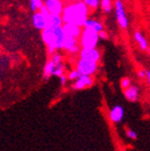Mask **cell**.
Returning <instances> with one entry per match:
<instances>
[{
  "label": "cell",
  "mask_w": 150,
  "mask_h": 151,
  "mask_svg": "<svg viewBox=\"0 0 150 151\" xmlns=\"http://www.w3.org/2000/svg\"><path fill=\"white\" fill-rule=\"evenodd\" d=\"M89 8L83 1H74L64 6L61 16L64 23L75 24L84 28L86 20L89 18Z\"/></svg>",
  "instance_id": "cell-1"
},
{
  "label": "cell",
  "mask_w": 150,
  "mask_h": 151,
  "mask_svg": "<svg viewBox=\"0 0 150 151\" xmlns=\"http://www.w3.org/2000/svg\"><path fill=\"white\" fill-rule=\"evenodd\" d=\"M42 41L47 47V52L53 55L57 50H62L63 41L66 38V33L62 27L57 28H45L41 31Z\"/></svg>",
  "instance_id": "cell-2"
},
{
  "label": "cell",
  "mask_w": 150,
  "mask_h": 151,
  "mask_svg": "<svg viewBox=\"0 0 150 151\" xmlns=\"http://www.w3.org/2000/svg\"><path fill=\"white\" fill-rule=\"evenodd\" d=\"M100 40L101 39H100V35H99L98 32L92 29H89V28H83L81 35L79 37V39H78L81 48H94V47H98Z\"/></svg>",
  "instance_id": "cell-3"
},
{
  "label": "cell",
  "mask_w": 150,
  "mask_h": 151,
  "mask_svg": "<svg viewBox=\"0 0 150 151\" xmlns=\"http://www.w3.org/2000/svg\"><path fill=\"white\" fill-rule=\"evenodd\" d=\"M114 10H115L116 20H117L118 26L122 30H127L129 28V26H130V22H129V17L127 15V11H125L123 1L122 0H115Z\"/></svg>",
  "instance_id": "cell-4"
},
{
  "label": "cell",
  "mask_w": 150,
  "mask_h": 151,
  "mask_svg": "<svg viewBox=\"0 0 150 151\" xmlns=\"http://www.w3.org/2000/svg\"><path fill=\"white\" fill-rule=\"evenodd\" d=\"M99 68V62H93V61L85 60V59L79 58L76 62V70L81 74L84 75H93Z\"/></svg>",
  "instance_id": "cell-5"
},
{
  "label": "cell",
  "mask_w": 150,
  "mask_h": 151,
  "mask_svg": "<svg viewBox=\"0 0 150 151\" xmlns=\"http://www.w3.org/2000/svg\"><path fill=\"white\" fill-rule=\"evenodd\" d=\"M79 41L77 38L71 37V35H66V38L63 41V46H62V50L68 52L70 54H78L81 48H79Z\"/></svg>",
  "instance_id": "cell-6"
},
{
  "label": "cell",
  "mask_w": 150,
  "mask_h": 151,
  "mask_svg": "<svg viewBox=\"0 0 150 151\" xmlns=\"http://www.w3.org/2000/svg\"><path fill=\"white\" fill-rule=\"evenodd\" d=\"M78 55H79V58L93 61V62H99L100 59H101V52H100L98 47H94V48H81Z\"/></svg>",
  "instance_id": "cell-7"
},
{
  "label": "cell",
  "mask_w": 150,
  "mask_h": 151,
  "mask_svg": "<svg viewBox=\"0 0 150 151\" xmlns=\"http://www.w3.org/2000/svg\"><path fill=\"white\" fill-rule=\"evenodd\" d=\"M93 85V78L90 75H84L81 74L78 78L74 81V84L72 85V88L74 90H81L85 88L91 87Z\"/></svg>",
  "instance_id": "cell-8"
},
{
  "label": "cell",
  "mask_w": 150,
  "mask_h": 151,
  "mask_svg": "<svg viewBox=\"0 0 150 151\" xmlns=\"http://www.w3.org/2000/svg\"><path fill=\"white\" fill-rule=\"evenodd\" d=\"M44 4L49 13L54 15H61L64 9L62 0H46Z\"/></svg>",
  "instance_id": "cell-9"
},
{
  "label": "cell",
  "mask_w": 150,
  "mask_h": 151,
  "mask_svg": "<svg viewBox=\"0 0 150 151\" xmlns=\"http://www.w3.org/2000/svg\"><path fill=\"white\" fill-rule=\"evenodd\" d=\"M31 23H32V26L35 27L37 30H40V31L44 30L47 27L46 19H45V17H44L43 14L40 11L33 12L31 17Z\"/></svg>",
  "instance_id": "cell-10"
},
{
  "label": "cell",
  "mask_w": 150,
  "mask_h": 151,
  "mask_svg": "<svg viewBox=\"0 0 150 151\" xmlns=\"http://www.w3.org/2000/svg\"><path fill=\"white\" fill-rule=\"evenodd\" d=\"M62 28L64 30V33L68 35H71V37H74V38L79 39L81 35V31H83V27H79L75 24L71 23H64L62 25Z\"/></svg>",
  "instance_id": "cell-11"
},
{
  "label": "cell",
  "mask_w": 150,
  "mask_h": 151,
  "mask_svg": "<svg viewBox=\"0 0 150 151\" xmlns=\"http://www.w3.org/2000/svg\"><path fill=\"white\" fill-rule=\"evenodd\" d=\"M133 39L135 41V43L138 45L141 50H144V52L147 50L149 42H148L147 38L145 37V35L141 30H135V31H134V33H133Z\"/></svg>",
  "instance_id": "cell-12"
},
{
  "label": "cell",
  "mask_w": 150,
  "mask_h": 151,
  "mask_svg": "<svg viewBox=\"0 0 150 151\" xmlns=\"http://www.w3.org/2000/svg\"><path fill=\"white\" fill-rule=\"evenodd\" d=\"M124 96L128 101L136 102L139 98V88L136 85H131L127 89H124Z\"/></svg>",
  "instance_id": "cell-13"
},
{
  "label": "cell",
  "mask_w": 150,
  "mask_h": 151,
  "mask_svg": "<svg viewBox=\"0 0 150 151\" xmlns=\"http://www.w3.org/2000/svg\"><path fill=\"white\" fill-rule=\"evenodd\" d=\"M123 116H124L123 107L120 106V105L114 106L110 111V118L114 123H119L122 120Z\"/></svg>",
  "instance_id": "cell-14"
},
{
  "label": "cell",
  "mask_w": 150,
  "mask_h": 151,
  "mask_svg": "<svg viewBox=\"0 0 150 151\" xmlns=\"http://www.w3.org/2000/svg\"><path fill=\"white\" fill-rule=\"evenodd\" d=\"M84 28H89V29L94 30V31H97L99 33V32H101L104 30V25L98 19H94V18H88L84 25Z\"/></svg>",
  "instance_id": "cell-15"
},
{
  "label": "cell",
  "mask_w": 150,
  "mask_h": 151,
  "mask_svg": "<svg viewBox=\"0 0 150 151\" xmlns=\"http://www.w3.org/2000/svg\"><path fill=\"white\" fill-rule=\"evenodd\" d=\"M64 24L63 18L61 15H54L52 14L49 19L47 20V27L46 28H57V27H62Z\"/></svg>",
  "instance_id": "cell-16"
},
{
  "label": "cell",
  "mask_w": 150,
  "mask_h": 151,
  "mask_svg": "<svg viewBox=\"0 0 150 151\" xmlns=\"http://www.w3.org/2000/svg\"><path fill=\"white\" fill-rule=\"evenodd\" d=\"M56 65H57V64H56L52 59H49V60L47 61V63L45 64V67H44V77L46 79L48 78V77H50V76H53V72L55 70Z\"/></svg>",
  "instance_id": "cell-17"
},
{
  "label": "cell",
  "mask_w": 150,
  "mask_h": 151,
  "mask_svg": "<svg viewBox=\"0 0 150 151\" xmlns=\"http://www.w3.org/2000/svg\"><path fill=\"white\" fill-rule=\"evenodd\" d=\"M100 8L105 14H110L114 9V2L112 0H101L100 1Z\"/></svg>",
  "instance_id": "cell-18"
},
{
  "label": "cell",
  "mask_w": 150,
  "mask_h": 151,
  "mask_svg": "<svg viewBox=\"0 0 150 151\" xmlns=\"http://www.w3.org/2000/svg\"><path fill=\"white\" fill-rule=\"evenodd\" d=\"M44 3H45L44 0H29V6L32 12L40 11L41 8L44 6Z\"/></svg>",
  "instance_id": "cell-19"
},
{
  "label": "cell",
  "mask_w": 150,
  "mask_h": 151,
  "mask_svg": "<svg viewBox=\"0 0 150 151\" xmlns=\"http://www.w3.org/2000/svg\"><path fill=\"white\" fill-rule=\"evenodd\" d=\"M81 1L89 8V10H97L100 6L101 0H81Z\"/></svg>",
  "instance_id": "cell-20"
},
{
  "label": "cell",
  "mask_w": 150,
  "mask_h": 151,
  "mask_svg": "<svg viewBox=\"0 0 150 151\" xmlns=\"http://www.w3.org/2000/svg\"><path fill=\"white\" fill-rule=\"evenodd\" d=\"M64 74V65L62 64V62L59 64H57L55 68V70L53 72V76H57V77H60L61 75Z\"/></svg>",
  "instance_id": "cell-21"
},
{
  "label": "cell",
  "mask_w": 150,
  "mask_h": 151,
  "mask_svg": "<svg viewBox=\"0 0 150 151\" xmlns=\"http://www.w3.org/2000/svg\"><path fill=\"white\" fill-rule=\"evenodd\" d=\"M79 75H81V73L75 69V70H72L69 72V74H68V79H70V81H76Z\"/></svg>",
  "instance_id": "cell-22"
},
{
  "label": "cell",
  "mask_w": 150,
  "mask_h": 151,
  "mask_svg": "<svg viewBox=\"0 0 150 151\" xmlns=\"http://www.w3.org/2000/svg\"><path fill=\"white\" fill-rule=\"evenodd\" d=\"M131 85H132V83H131V79L129 78V77H123V78H121V81H120V86H121V88L123 90L127 89Z\"/></svg>",
  "instance_id": "cell-23"
},
{
  "label": "cell",
  "mask_w": 150,
  "mask_h": 151,
  "mask_svg": "<svg viewBox=\"0 0 150 151\" xmlns=\"http://www.w3.org/2000/svg\"><path fill=\"white\" fill-rule=\"evenodd\" d=\"M125 134H127V136L131 139H136L137 138V134H136L135 131H133L131 129H128L127 131H125Z\"/></svg>",
  "instance_id": "cell-24"
},
{
  "label": "cell",
  "mask_w": 150,
  "mask_h": 151,
  "mask_svg": "<svg viewBox=\"0 0 150 151\" xmlns=\"http://www.w3.org/2000/svg\"><path fill=\"white\" fill-rule=\"evenodd\" d=\"M99 35H100V39H102V40H107L108 39V33L105 31V29L103 31L99 32Z\"/></svg>",
  "instance_id": "cell-25"
},
{
  "label": "cell",
  "mask_w": 150,
  "mask_h": 151,
  "mask_svg": "<svg viewBox=\"0 0 150 151\" xmlns=\"http://www.w3.org/2000/svg\"><path fill=\"white\" fill-rule=\"evenodd\" d=\"M137 75H138L139 78L146 79V70H138V72H137Z\"/></svg>",
  "instance_id": "cell-26"
},
{
  "label": "cell",
  "mask_w": 150,
  "mask_h": 151,
  "mask_svg": "<svg viewBox=\"0 0 150 151\" xmlns=\"http://www.w3.org/2000/svg\"><path fill=\"white\" fill-rule=\"evenodd\" d=\"M59 78H60L61 85H62V86H64V85L66 84V81H68V76H66V75L63 74V75H61L60 77H59Z\"/></svg>",
  "instance_id": "cell-27"
},
{
  "label": "cell",
  "mask_w": 150,
  "mask_h": 151,
  "mask_svg": "<svg viewBox=\"0 0 150 151\" xmlns=\"http://www.w3.org/2000/svg\"><path fill=\"white\" fill-rule=\"evenodd\" d=\"M146 81H147V84L150 88V70H146Z\"/></svg>",
  "instance_id": "cell-28"
},
{
  "label": "cell",
  "mask_w": 150,
  "mask_h": 151,
  "mask_svg": "<svg viewBox=\"0 0 150 151\" xmlns=\"http://www.w3.org/2000/svg\"><path fill=\"white\" fill-rule=\"evenodd\" d=\"M147 52H148V55H149V57H150V43H149V45H148V48H147Z\"/></svg>",
  "instance_id": "cell-29"
},
{
  "label": "cell",
  "mask_w": 150,
  "mask_h": 151,
  "mask_svg": "<svg viewBox=\"0 0 150 151\" xmlns=\"http://www.w3.org/2000/svg\"><path fill=\"white\" fill-rule=\"evenodd\" d=\"M73 1H81V0H73Z\"/></svg>",
  "instance_id": "cell-30"
},
{
  "label": "cell",
  "mask_w": 150,
  "mask_h": 151,
  "mask_svg": "<svg viewBox=\"0 0 150 151\" xmlns=\"http://www.w3.org/2000/svg\"><path fill=\"white\" fill-rule=\"evenodd\" d=\"M44 1H46V0H44Z\"/></svg>",
  "instance_id": "cell-31"
}]
</instances>
